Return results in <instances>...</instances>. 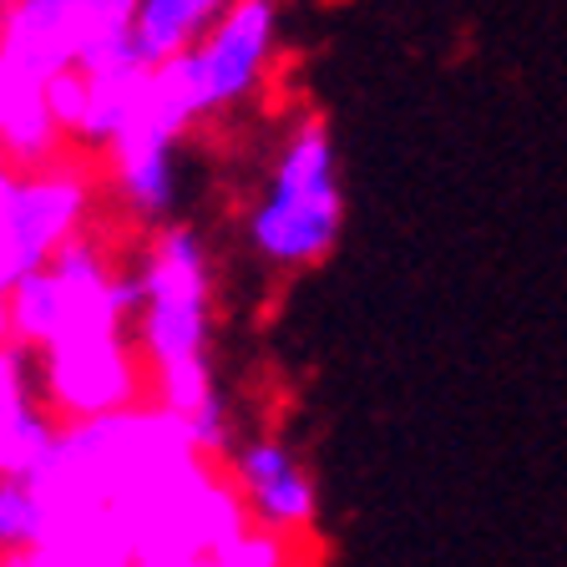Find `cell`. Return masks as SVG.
Returning a JSON list of instances; mask_svg holds the SVG:
<instances>
[{"label": "cell", "mask_w": 567, "mask_h": 567, "mask_svg": "<svg viewBox=\"0 0 567 567\" xmlns=\"http://www.w3.org/2000/svg\"><path fill=\"white\" fill-rule=\"evenodd\" d=\"M344 198L324 117H299L274 157L269 188L248 213V244L274 269H309L340 244Z\"/></svg>", "instance_id": "cell-1"}, {"label": "cell", "mask_w": 567, "mask_h": 567, "mask_svg": "<svg viewBox=\"0 0 567 567\" xmlns=\"http://www.w3.org/2000/svg\"><path fill=\"white\" fill-rule=\"evenodd\" d=\"M137 279V350L147 360V370L177 365V360H203L213 334V269L203 238L188 224L157 228Z\"/></svg>", "instance_id": "cell-2"}, {"label": "cell", "mask_w": 567, "mask_h": 567, "mask_svg": "<svg viewBox=\"0 0 567 567\" xmlns=\"http://www.w3.org/2000/svg\"><path fill=\"white\" fill-rule=\"evenodd\" d=\"M86 213H92V177L82 167L56 163L21 173L16 193L0 203V299H11L21 279L51 269L61 248L82 238Z\"/></svg>", "instance_id": "cell-3"}, {"label": "cell", "mask_w": 567, "mask_h": 567, "mask_svg": "<svg viewBox=\"0 0 567 567\" xmlns=\"http://www.w3.org/2000/svg\"><path fill=\"white\" fill-rule=\"evenodd\" d=\"M35 385L47 395V411L61 425L102 421V415L137 411L142 395L153 401V370L142 360L137 340H76L41 354Z\"/></svg>", "instance_id": "cell-4"}, {"label": "cell", "mask_w": 567, "mask_h": 567, "mask_svg": "<svg viewBox=\"0 0 567 567\" xmlns=\"http://www.w3.org/2000/svg\"><path fill=\"white\" fill-rule=\"evenodd\" d=\"M228 482L238 486L248 507V522L279 537H309L319 512L315 476L295 461V451L284 441H248L228 456Z\"/></svg>", "instance_id": "cell-5"}, {"label": "cell", "mask_w": 567, "mask_h": 567, "mask_svg": "<svg viewBox=\"0 0 567 567\" xmlns=\"http://www.w3.org/2000/svg\"><path fill=\"white\" fill-rule=\"evenodd\" d=\"M274 41H279V11L269 0H234L213 35L198 47L203 92H208V112L238 102L259 86V76L274 61Z\"/></svg>", "instance_id": "cell-6"}, {"label": "cell", "mask_w": 567, "mask_h": 567, "mask_svg": "<svg viewBox=\"0 0 567 567\" xmlns=\"http://www.w3.org/2000/svg\"><path fill=\"white\" fill-rule=\"evenodd\" d=\"M86 35V0H11L0 21V56L6 66L51 82L76 71Z\"/></svg>", "instance_id": "cell-7"}, {"label": "cell", "mask_w": 567, "mask_h": 567, "mask_svg": "<svg viewBox=\"0 0 567 567\" xmlns=\"http://www.w3.org/2000/svg\"><path fill=\"white\" fill-rule=\"evenodd\" d=\"M31 350L0 354V482H31L61 441V421L35 405Z\"/></svg>", "instance_id": "cell-8"}, {"label": "cell", "mask_w": 567, "mask_h": 567, "mask_svg": "<svg viewBox=\"0 0 567 567\" xmlns=\"http://www.w3.org/2000/svg\"><path fill=\"white\" fill-rule=\"evenodd\" d=\"M61 127L47 106V82L6 66L0 56V153L16 173H41L61 163Z\"/></svg>", "instance_id": "cell-9"}, {"label": "cell", "mask_w": 567, "mask_h": 567, "mask_svg": "<svg viewBox=\"0 0 567 567\" xmlns=\"http://www.w3.org/2000/svg\"><path fill=\"white\" fill-rule=\"evenodd\" d=\"M224 0H137V51L147 66H167V61L198 51L213 35Z\"/></svg>", "instance_id": "cell-10"}, {"label": "cell", "mask_w": 567, "mask_h": 567, "mask_svg": "<svg viewBox=\"0 0 567 567\" xmlns=\"http://www.w3.org/2000/svg\"><path fill=\"white\" fill-rule=\"evenodd\" d=\"M11 319H16V344H21V350L41 354L56 344L61 324H66V284L56 279V269H41L16 284Z\"/></svg>", "instance_id": "cell-11"}, {"label": "cell", "mask_w": 567, "mask_h": 567, "mask_svg": "<svg viewBox=\"0 0 567 567\" xmlns=\"http://www.w3.org/2000/svg\"><path fill=\"white\" fill-rule=\"evenodd\" d=\"M112 177H117V193L137 218L157 224L167 218L177 198V163L173 153H122L112 157Z\"/></svg>", "instance_id": "cell-12"}, {"label": "cell", "mask_w": 567, "mask_h": 567, "mask_svg": "<svg viewBox=\"0 0 567 567\" xmlns=\"http://www.w3.org/2000/svg\"><path fill=\"white\" fill-rule=\"evenodd\" d=\"M47 527L51 517L31 482H0V557L6 563L41 553L47 547Z\"/></svg>", "instance_id": "cell-13"}, {"label": "cell", "mask_w": 567, "mask_h": 567, "mask_svg": "<svg viewBox=\"0 0 567 567\" xmlns=\"http://www.w3.org/2000/svg\"><path fill=\"white\" fill-rule=\"evenodd\" d=\"M309 537H279V532H264L248 522L228 547H218L213 567H305V553Z\"/></svg>", "instance_id": "cell-14"}, {"label": "cell", "mask_w": 567, "mask_h": 567, "mask_svg": "<svg viewBox=\"0 0 567 567\" xmlns=\"http://www.w3.org/2000/svg\"><path fill=\"white\" fill-rule=\"evenodd\" d=\"M47 106H51V117H56L61 137L66 142L82 137V127H86V76L82 71H61V76H51Z\"/></svg>", "instance_id": "cell-15"}, {"label": "cell", "mask_w": 567, "mask_h": 567, "mask_svg": "<svg viewBox=\"0 0 567 567\" xmlns=\"http://www.w3.org/2000/svg\"><path fill=\"white\" fill-rule=\"evenodd\" d=\"M16 350V319H11V299H0V354Z\"/></svg>", "instance_id": "cell-16"}, {"label": "cell", "mask_w": 567, "mask_h": 567, "mask_svg": "<svg viewBox=\"0 0 567 567\" xmlns=\"http://www.w3.org/2000/svg\"><path fill=\"white\" fill-rule=\"evenodd\" d=\"M16 183H21V173H16V167H11V157L0 153V203H6V198H11V193H16Z\"/></svg>", "instance_id": "cell-17"}, {"label": "cell", "mask_w": 567, "mask_h": 567, "mask_svg": "<svg viewBox=\"0 0 567 567\" xmlns=\"http://www.w3.org/2000/svg\"><path fill=\"white\" fill-rule=\"evenodd\" d=\"M0 21H6V6H0Z\"/></svg>", "instance_id": "cell-18"}, {"label": "cell", "mask_w": 567, "mask_h": 567, "mask_svg": "<svg viewBox=\"0 0 567 567\" xmlns=\"http://www.w3.org/2000/svg\"><path fill=\"white\" fill-rule=\"evenodd\" d=\"M0 567H11V563H6V557H0Z\"/></svg>", "instance_id": "cell-19"}]
</instances>
